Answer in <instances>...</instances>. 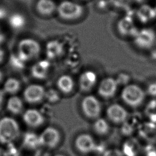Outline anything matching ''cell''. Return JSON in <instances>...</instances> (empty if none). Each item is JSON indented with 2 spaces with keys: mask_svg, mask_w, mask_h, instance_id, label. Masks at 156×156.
I'll return each mask as SVG.
<instances>
[{
  "mask_svg": "<svg viewBox=\"0 0 156 156\" xmlns=\"http://www.w3.org/2000/svg\"><path fill=\"white\" fill-rule=\"evenodd\" d=\"M76 150L82 154H88L96 149V143L93 136L88 133L79 135L74 141Z\"/></svg>",
  "mask_w": 156,
  "mask_h": 156,
  "instance_id": "obj_10",
  "label": "cell"
},
{
  "mask_svg": "<svg viewBox=\"0 0 156 156\" xmlns=\"http://www.w3.org/2000/svg\"><path fill=\"white\" fill-rule=\"evenodd\" d=\"M2 79V72L0 71V82H1Z\"/></svg>",
  "mask_w": 156,
  "mask_h": 156,
  "instance_id": "obj_36",
  "label": "cell"
},
{
  "mask_svg": "<svg viewBox=\"0 0 156 156\" xmlns=\"http://www.w3.org/2000/svg\"><path fill=\"white\" fill-rule=\"evenodd\" d=\"M23 120L29 126L38 127L44 122V117L43 114L36 109H29L23 114Z\"/></svg>",
  "mask_w": 156,
  "mask_h": 156,
  "instance_id": "obj_15",
  "label": "cell"
},
{
  "mask_svg": "<svg viewBox=\"0 0 156 156\" xmlns=\"http://www.w3.org/2000/svg\"><path fill=\"white\" fill-rule=\"evenodd\" d=\"M156 41V34L151 28L139 29L133 37L134 44L139 48L147 49L152 48Z\"/></svg>",
  "mask_w": 156,
  "mask_h": 156,
  "instance_id": "obj_7",
  "label": "cell"
},
{
  "mask_svg": "<svg viewBox=\"0 0 156 156\" xmlns=\"http://www.w3.org/2000/svg\"><path fill=\"white\" fill-rule=\"evenodd\" d=\"M98 80L96 74L91 70L83 72L79 78V87L80 90L83 92L91 90L96 85Z\"/></svg>",
  "mask_w": 156,
  "mask_h": 156,
  "instance_id": "obj_13",
  "label": "cell"
},
{
  "mask_svg": "<svg viewBox=\"0 0 156 156\" xmlns=\"http://www.w3.org/2000/svg\"><path fill=\"white\" fill-rule=\"evenodd\" d=\"M41 51L39 43L32 38L21 40L18 46V56L24 62L37 58Z\"/></svg>",
  "mask_w": 156,
  "mask_h": 156,
  "instance_id": "obj_4",
  "label": "cell"
},
{
  "mask_svg": "<svg viewBox=\"0 0 156 156\" xmlns=\"http://www.w3.org/2000/svg\"><path fill=\"white\" fill-rule=\"evenodd\" d=\"M132 11L127 12L116 23V29L118 33L123 37H134L139 30L133 18Z\"/></svg>",
  "mask_w": 156,
  "mask_h": 156,
  "instance_id": "obj_5",
  "label": "cell"
},
{
  "mask_svg": "<svg viewBox=\"0 0 156 156\" xmlns=\"http://www.w3.org/2000/svg\"><path fill=\"white\" fill-rule=\"evenodd\" d=\"M20 134L18 122L12 118L4 117L0 120V142L11 143Z\"/></svg>",
  "mask_w": 156,
  "mask_h": 156,
  "instance_id": "obj_3",
  "label": "cell"
},
{
  "mask_svg": "<svg viewBox=\"0 0 156 156\" xmlns=\"http://www.w3.org/2000/svg\"><path fill=\"white\" fill-rule=\"evenodd\" d=\"M147 156H156V151L154 148H149L147 151Z\"/></svg>",
  "mask_w": 156,
  "mask_h": 156,
  "instance_id": "obj_30",
  "label": "cell"
},
{
  "mask_svg": "<svg viewBox=\"0 0 156 156\" xmlns=\"http://www.w3.org/2000/svg\"><path fill=\"white\" fill-rule=\"evenodd\" d=\"M44 88L38 84H32L27 86L23 93L25 101L29 104H37L41 102L46 96Z\"/></svg>",
  "mask_w": 156,
  "mask_h": 156,
  "instance_id": "obj_9",
  "label": "cell"
},
{
  "mask_svg": "<svg viewBox=\"0 0 156 156\" xmlns=\"http://www.w3.org/2000/svg\"><path fill=\"white\" fill-rule=\"evenodd\" d=\"M41 145L49 149H53L59 144L61 136L60 132L52 126L47 127L39 135Z\"/></svg>",
  "mask_w": 156,
  "mask_h": 156,
  "instance_id": "obj_8",
  "label": "cell"
},
{
  "mask_svg": "<svg viewBox=\"0 0 156 156\" xmlns=\"http://www.w3.org/2000/svg\"><path fill=\"white\" fill-rule=\"evenodd\" d=\"M57 5L53 0H38L35 8L41 16H51L56 12Z\"/></svg>",
  "mask_w": 156,
  "mask_h": 156,
  "instance_id": "obj_16",
  "label": "cell"
},
{
  "mask_svg": "<svg viewBox=\"0 0 156 156\" xmlns=\"http://www.w3.org/2000/svg\"><path fill=\"white\" fill-rule=\"evenodd\" d=\"M147 93L149 95L156 97V82L149 84L147 88Z\"/></svg>",
  "mask_w": 156,
  "mask_h": 156,
  "instance_id": "obj_28",
  "label": "cell"
},
{
  "mask_svg": "<svg viewBox=\"0 0 156 156\" xmlns=\"http://www.w3.org/2000/svg\"><path fill=\"white\" fill-rule=\"evenodd\" d=\"M135 15L141 23L147 24L156 18V9L150 5L143 4L135 11Z\"/></svg>",
  "mask_w": 156,
  "mask_h": 156,
  "instance_id": "obj_14",
  "label": "cell"
},
{
  "mask_svg": "<svg viewBox=\"0 0 156 156\" xmlns=\"http://www.w3.org/2000/svg\"><path fill=\"white\" fill-rule=\"evenodd\" d=\"M49 63L46 60H41L34 64L31 68L32 76L37 79H43L48 75Z\"/></svg>",
  "mask_w": 156,
  "mask_h": 156,
  "instance_id": "obj_19",
  "label": "cell"
},
{
  "mask_svg": "<svg viewBox=\"0 0 156 156\" xmlns=\"http://www.w3.org/2000/svg\"><path fill=\"white\" fill-rule=\"evenodd\" d=\"M93 129L97 134L104 135L109 132L110 126L106 119L102 118H98L95 119Z\"/></svg>",
  "mask_w": 156,
  "mask_h": 156,
  "instance_id": "obj_21",
  "label": "cell"
},
{
  "mask_svg": "<svg viewBox=\"0 0 156 156\" xmlns=\"http://www.w3.org/2000/svg\"><path fill=\"white\" fill-rule=\"evenodd\" d=\"M4 58V52L3 49L0 47V63H1Z\"/></svg>",
  "mask_w": 156,
  "mask_h": 156,
  "instance_id": "obj_33",
  "label": "cell"
},
{
  "mask_svg": "<svg viewBox=\"0 0 156 156\" xmlns=\"http://www.w3.org/2000/svg\"><path fill=\"white\" fill-rule=\"evenodd\" d=\"M58 89L64 94L71 93L74 88V82L71 76L63 74L60 76L56 82Z\"/></svg>",
  "mask_w": 156,
  "mask_h": 156,
  "instance_id": "obj_18",
  "label": "cell"
},
{
  "mask_svg": "<svg viewBox=\"0 0 156 156\" xmlns=\"http://www.w3.org/2000/svg\"><path fill=\"white\" fill-rule=\"evenodd\" d=\"M7 108L10 113L18 115L23 109V103L22 100L18 96H12L9 98L7 104Z\"/></svg>",
  "mask_w": 156,
  "mask_h": 156,
  "instance_id": "obj_20",
  "label": "cell"
},
{
  "mask_svg": "<svg viewBox=\"0 0 156 156\" xmlns=\"http://www.w3.org/2000/svg\"><path fill=\"white\" fill-rule=\"evenodd\" d=\"M9 23L13 28L20 29L24 26L26 23V20L22 15L15 13L10 17Z\"/></svg>",
  "mask_w": 156,
  "mask_h": 156,
  "instance_id": "obj_25",
  "label": "cell"
},
{
  "mask_svg": "<svg viewBox=\"0 0 156 156\" xmlns=\"http://www.w3.org/2000/svg\"><path fill=\"white\" fill-rule=\"evenodd\" d=\"M155 9H156V7H155Z\"/></svg>",
  "mask_w": 156,
  "mask_h": 156,
  "instance_id": "obj_38",
  "label": "cell"
},
{
  "mask_svg": "<svg viewBox=\"0 0 156 156\" xmlns=\"http://www.w3.org/2000/svg\"><path fill=\"white\" fill-rule=\"evenodd\" d=\"M83 6L73 1L64 0L57 7L56 13L58 16L66 21H73L80 19L84 14Z\"/></svg>",
  "mask_w": 156,
  "mask_h": 156,
  "instance_id": "obj_1",
  "label": "cell"
},
{
  "mask_svg": "<svg viewBox=\"0 0 156 156\" xmlns=\"http://www.w3.org/2000/svg\"><path fill=\"white\" fill-rule=\"evenodd\" d=\"M6 12L4 9L0 8V19H2L5 16Z\"/></svg>",
  "mask_w": 156,
  "mask_h": 156,
  "instance_id": "obj_34",
  "label": "cell"
},
{
  "mask_svg": "<svg viewBox=\"0 0 156 156\" xmlns=\"http://www.w3.org/2000/svg\"><path fill=\"white\" fill-rule=\"evenodd\" d=\"M81 108L85 116L97 119L101 113V105L99 100L93 95L85 96L81 101Z\"/></svg>",
  "mask_w": 156,
  "mask_h": 156,
  "instance_id": "obj_6",
  "label": "cell"
},
{
  "mask_svg": "<svg viewBox=\"0 0 156 156\" xmlns=\"http://www.w3.org/2000/svg\"><path fill=\"white\" fill-rule=\"evenodd\" d=\"M54 156H65V155L62 154H55Z\"/></svg>",
  "mask_w": 156,
  "mask_h": 156,
  "instance_id": "obj_37",
  "label": "cell"
},
{
  "mask_svg": "<svg viewBox=\"0 0 156 156\" xmlns=\"http://www.w3.org/2000/svg\"><path fill=\"white\" fill-rule=\"evenodd\" d=\"M122 100L129 106L137 107L144 101L146 93L143 89L136 84H129L125 86L121 91Z\"/></svg>",
  "mask_w": 156,
  "mask_h": 156,
  "instance_id": "obj_2",
  "label": "cell"
},
{
  "mask_svg": "<svg viewBox=\"0 0 156 156\" xmlns=\"http://www.w3.org/2000/svg\"><path fill=\"white\" fill-rule=\"evenodd\" d=\"M20 87L21 84L18 79L15 78H9L4 83V91L9 94H13L20 90Z\"/></svg>",
  "mask_w": 156,
  "mask_h": 156,
  "instance_id": "obj_23",
  "label": "cell"
},
{
  "mask_svg": "<svg viewBox=\"0 0 156 156\" xmlns=\"http://www.w3.org/2000/svg\"><path fill=\"white\" fill-rule=\"evenodd\" d=\"M4 40V36L1 33H0V44L2 43Z\"/></svg>",
  "mask_w": 156,
  "mask_h": 156,
  "instance_id": "obj_35",
  "label": "cell"
},
{
  "mask_svg": "<svg viewBox=\"0 0 156 156\" xmlns=\"http://www.w3.org/2000/svg\"><path fill=\"white\" fill-rule=\"evenodd\" d=\"M4 93H5V92L3 90H0V110H1V106L3 103V101H4Z\"/></svg>",
  "mask_w": 156,
  "mask_h": 156,
  "instance_id": "obj_31",
  "label": "cell"
},
{
  "mask_svg": "<svg viewBox=\"0 0 156 156\" xmlns=\"http://www.w3.org/2000/svg\"><path fill=\"white\" fill-rule=\"evenodd\" d=\"M109 5L115 9L126 11L130 10L133 0H108Z\"/></svg>",
  "mask_w": 156,
  "mask_h": 156,
  "instance_id": "obj_24",
  "label": "cell"
},
{
  "mask_svg": "<svg viewBox=\"0 0 156 156\" xmlns=\"http://www.w3.org/2000/svg\"><path fill=\"white\" fill-rule=\"evenodd\" d=\"M45 98H46L50 102H56L58 99V95L56 91L51 89V90L46 91Z\"/></svg>",
  "mask_w": 156,
  "mask_h": 156,
  "instance_id": "obj_27",
  "label": "cell"
},
{
  "mask_svg": "<svg viewBox=\"0 0 156 156\" xmlns=\"http://www.w3.org/2000/svg\"><path fill=\"white\" fill-rule=\"evenodd\" d=\"M10 63L11 66L16 69H21L24 67V61H23L18 55H11Z\"/></svg>",
  "mask_w": 156,
  "mask_h": 156,
  "instance_id": "obj_26",
  "label": "cell"
},
{
  "mask_svg": "<svg viewBox=\"0 0 156 156\" xmlns=\"http://www.w3.org/2000/svg\"><path fill=\"white\" fill-rule=\"evenodd\" d=\"M84 1H85V0H84Z\"/></svg>",
  "mask_w": 156,
  "mask_h": 156,
  "instance_id": "obj_39",
  "label": "cell"
},
{
  "mask_svg": "<svg viewBox=\"0 0 156 156\" xmlns=\"http://www.w3.org/2000/svg\"><path fill=\"white\" fill-rule=\"evenodd\" d=\"M118 85V83L114 78L111 77H105L100 82L98 88V93L103 98H111L115 95Z\"/></svg>",
  "mask_w": 156,
  "mask_h": 156,
  "instance_id": "obj_11",
  "label": "cell"
},
{
  "mask_svg": "<svg viewBox=\"0 0 156 156\" xmlns=\"http://www.w3.org/2000/svg\"><path fill=\"white\" fill-rule=\"evenodd\" d=\"M63 46L58 40H52L47 43L46 54L49 59H55L59 57L63 52Z\"/></svg>",
  "mask_w": 156,
  "mask_h": 156,
  "instance_id": "obj_17",
  "label": "cell"
},
{
  "mask_svg": "<svg viewBox=\"0 0 156 156\" xmlns=\"http://www.w3.org/2000/svg\"><path fill=\"white\" fill-rule=\"evenodd\" d=\"M23 143L24 146L28 149H36L41 145L39 139V136L34 133H26L24 135Z\"/></svg>",
  "mask_w": 156,
  "mask_h": 156,
  "instance_id": "obj_22",
  "label": "cell"
},
{
  "mask_svg": "<svg viewBox=\"0 0 156 156\" xmlns=\"http://www.w3.org/2000/svg\"><path fill=\"white\" fill-rule=\"evenodd\" d=\"M104 156H123V154L118 149H111L105 152Z\"/></svg>",
  "mask_w": 156,
  "mask_h": 156,
  "instance_id": "obj_29",
  "label": "cell"
},
{
  "mask_svg": "<svg viewBox=\"0 0 156 156\" xmlns=\"http://www.w3.org/2000/svg\"><path fill=\"white\" fill-rule=\"evenodd\" d=\"M107 118L113 123H124L127 119L128 112L121 105L118 104H112L109 105L106 110Z\"/></svg>",
  "mask_w": 156,
  "mask_h": 156,
  "instance_id": "obj_12",
  "label": "cell"
},
{
  "mask_svg": "<svg viewBox=\"0 0 156 156\" xmlns=\"http://www.w3.org/2000/svg\"><path fill=\"white\" fill-rule=\"evenodd\" d=\"M0 156H10L8 152L5 149L0 147Z\"/></svg>",
  "mask_w": 156,
  "mask_h": 156,
  "instance_id": "obj_32",
  "label": "cell"
}]
</instances>
